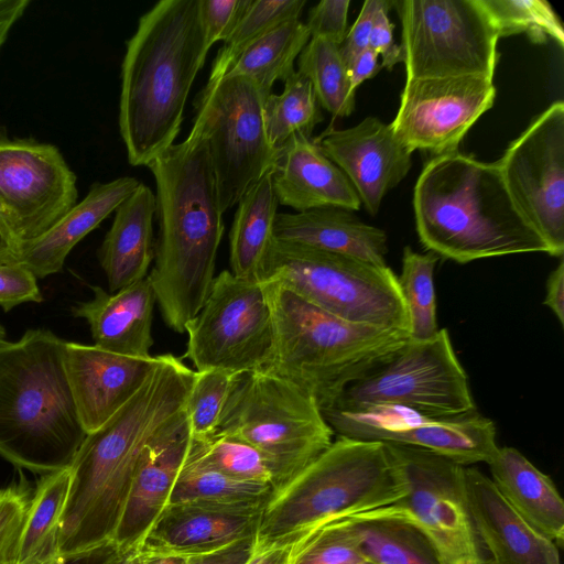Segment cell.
I'll return each instance as SVG.
<instances>
[{
	"mask_svg": "<svg viewBox=\"0 0 564 564\" xmlns=\"http://www.w3.org/2000/svg\"><path fill=\"white\" fill-rule=\"evenodd\" d=\"M195 373L172 354L158 355L135 394L89 433L72 464L57 556L113 540L145 446L184 409Z\"/></svg>",
	"mask_w": 564,
	"mask_h": 564,
	"instance_id": "1",
	"label": "cell"
},
{
	"mask_svg": "<svg viewBox=\"0 0 564 564\" xmlns=\"http://www.w3.org/2000/svg\"><path fill=\"white\" fill-rule=\"evenodd\" d=\"M156 184L159 231L149 274L165 324L184 334L215 279L223 212L207 141L196 118L188 137L148 165Z\"/></svg>",
	"mask_w": 564,
	"mask_h": 564,
	"instance_id": "2",
	"label": "cell"
},
{
	"mask_svg": "<svg viewBox=\"0 0 564 564\" xmlns=\"http://www.w3.org/2000/svg\"><path fill=\"white\" fill-rule=\"evenodd\" d=\"M207 53L198 0H161L141 15L121 65L119 130L131 165L174 144Z\"/></svg>",
	"mask_w": 564,
	"mask_h": 564,
	"instance_id": "3",
	"label": "cell"
},
{
	"mask_svg": "<svg viewBox=\"0 0 564 564\" xmlns=\"http://www.w3.org/2000/svg\"><path fill=\"white\" fill-rule=\"evenodd\" d=\"M426 250L457 263L549 248L513 204L499 166L458 151L432 158L413 194Z\"/></svg>",
	"mask_w": 564,
	"mask_h": 564,
	"instance_id": "4",
	"label": "cell"
},
{
	"mask_svg": "<svg viewBox=\"0 0 564 564\" xmlns=\"http://www.w3.org/2000/svg\"><path fill=\"white\" fill-rule=\"evenodd\" d=\"M65 345L43 328L0 344V456L41 476L68 467L87 435L65 370Z\"/></svg>",
	"mask_w": 564,
	"mask_h": 564,
	"instance_id": "5",
	"label": "cell"
},
{
	"mask_svg": "<svg viewBox=\"0 0 564 564\" xmlns=\"http://www.w3.org/2000/svg\"><path fill=\"white\" fill-rule=\"evenodd\" d=\"M274 327L272 357L262 372L310 395L321 411L346 388L389 361L410 339L399 329L352 323L265 281Z\"/></svg>",
	"mask_w": 564,
	"mask_h": 564,
	"instance_id": "6",
	"label": "cell"
},
{
	"mask_svg": "<svg viewBox=\"0 0 564 564\" xmlns=\"http://www.w3.org/2000/svg\"><path fill=\"white\" fill-rule=\"evenodd\" d=\"M405 494L404 476L383 442L337 436L263 509L254 551L293 545L327 520L391 505Z\"/></svg>",
	"mask_w": 564,
	"mask_h": 564,
	"instance_id": "7",
	"label": "cell"
},
{
	"mask_svg": "<svg viewBox=\"0 0 564 564\" xmlns=\"http://www.w3.org/2000/svg\"><path fill=\"white\" fill-rule=\"evenodd\" d=\"M216 432L260 452L273 477V496L316 460L334 435L310 395L262 371L235 376Z\"/></svg>",
	"mask_w": 564,
	"mask_h": 564,
	"instance_id": "8",
	"label": "cell"
},
{
	"mask_svg": "<svg viewBox=\"0 0 564 564\" xmlns=\"http://www.w3.org/2000/svg\"><path fill=\"white\" fill-rule=\"evenodd\" d=\"M265 281L341 319L409 333L398 276L388 265L273 238Z\"/></svg>",
	"mask_w": 564,
	"mask_h": 564,
	"instance_id": "9",
	"label": "cell"
},
{
	"mask_svg": "<svg viewBox=\"0 0 564 564\" xmlns=\"http://www.w3.org/2000/svg\"><path fill=\"white\" fill-rule=\"evenodd\" d=\"M383 406L426 417L476 411L468 377L445 328L426 340L409 339L389 361L346 388L329 409L360 412Z\"/></svg>",
	"mask_w": 564,
	"mask_h": 564,
	"instance_id": "10",
	"label": "cell"
},
{
	"mask_svg": "<svg viewBox=\"0 0 564 564\" xmlns=\"http://www.w3.org/2000/svg\"><path fill=\"white\" fill-rule=\"evenodd\" d=\"M393 8L406 79L494 78L499 36L480 0H397Z\"/></svg>",
	"mask_w": 564,
	"mask_h": 564,
	"instance_id": "11",
	"label": "cell"
},
{
	"mask_svg": "<svg viewBox=\"0 0 564 564\" xmlns=\"http://www.w3.org/2000/svg\"><path fill=\"white\" fill-rule=\"evenodd\" d=\"M406 484L400 500L359 518H390L419 529L441 564H485L484 547L466 502L464 466L417 447L384 443Z\"/></svg>",
	"mask_w": 564,
	"mask_h": 564,
	"instance_id": "12",
	"label": "cell"
},
{
	"mask_svg": "<svg viewBox=\"0 0 564 564\" xmlns=\"http://www.w3.org/2000/svg\"><path fill=\"white\" fill-rule=\"evenodd\" d=\"M264 97L243 75L208 80L194 105L207 141L223 214L271 170L279 156L263 120Z\"/></svg>",
	"mask_w": 564,
	"mask_h": 564,
	"instance_id": "13",
	"label": "cell"
},
{
	"mask_svg": "<svg viewBox=\"0 0 564 564\" xmlns=\"http://www.w3.org/2000/svg\"><path fill=\"white\" fill-rule=\"evenodd\" d=\"M187 358L196 371H263L274 345L273 316L264 282L224 270L215 276L199 312L186 324Z\"/></svg>",
	"mask_w": 564,
	"mask_h": 564,
	"instance_id": "14",
	"label": "cell"
},
{
	"mask_svg": "<svg viewBox=\"0 0 564 564\" xmlns=\"http://www.w3.org/2000/svg\"><path fill=\"white\" fill-rule=\"evenodd\" d=\"M506 188L552 257L564 252V104L553 102L497 162Z\"/></svg>",
	"mask_w": 564,
	"mask_h": 564,
	"instance_id": "15",
	"label": "cell"
},
{
	"mask_svg": "<svg viewBox=\"0 0 564 564\" xmlns=\"http://www.w3.org/2000/svg\"><path fill=\"white\" fill-rule=\"evenodd\" d=\"M77 197L76 175L57 147L0 139V218L20 246L47 231Z\"/></svg>",
	"mask_w": 564,
	"mask_h": 564,
	"instance_id": "16",
	"label": "cell"
},
{
	"mask_svg": "<svg viewBox=\"0 0 564 564\" xmlns=\"http://www.w3.org/2000/svg\"><path fill=\"white\" fill-rule=\"evenodd\" d=\"M326 420L337 436L417 447L462 466L488 464L499 447L494 422L477 411L426 417L383 406L362 412L333 410Z\"/></svg>",
	"mask_w": 564,
	"mask_h": 564,
	"instance_id": "17",
	"label": "cell"
},
{
	"mask_svg": "<svg viewBox=\"0 0 564 564\" xmlns=\"http://www.w3.org/2000/svg\"><path fill=\"white\" fill-rule=\"evenodd\" d=\"M495 97L494 82L487 77L406 79L390 124L412 153L455 152L470 127L492 107Z\"/></svg>",
	"mask_w": 564,
	"mask_h": 564,
	"instance_id": "18",
	"label": "cell"
},
{
	"mask_svg": "<svg viewBox=\"0 0 564 564\" xmlns=\"http://www.w3.org/2000/svg\"><path fill=\"white\" fill-rule=\"evenodd\" d=\"M315 143L347 176L366 210L376 215L386 194L409 173L412 152L391 124L367 117L347 129L328 127Z\"/></svg>",
	"mask_w": 564,
	"mask_h": 564,
	"instance_id": "19",
	"label": "cell"
},
{
	"mask_svg": "<svg viewBox=\"0 0 564 564\" xmlns=\"http://www.w3.org/2000/svg\"><path fill=\"white\" fill-rule=\"evenodd\" d=\"M158 356L129 357L66 341L65 370L86 434L104 425L142 387Z\"/></svg>",
	"mask_w": 564,
	"mask_h": 564,
	"instance_id": "20",
	"label": "cell"
},
{
	"mask_svg": "<svg viewBox=\"0 0 564 564\" xmlns=\"http://www.w3.org/2000/svg\"><path fill=\"white\" fill-rule=\"evenodd\" d=\"M192 438L184 409L143 449L113 538L121 551L142 545L169 502Z\"/></svg>",
	"mask_w": 564,
	"mask_h": 564,
	"instance_id": "21",
	"label": "cell"
},
{
	"mask_svg": "<svg viewBox=\"0 0 564 564\" xmlns=\"http://www.w3.org/2000/svg\"><path fill=\"white\" fill-rule=\"evenodd\" d=\"M463 482L475 530L489 553L485 564H561L560 547L507 502L490 477L464 466Z\"/></svg>",
	"mask_w": 564,
	"mask_h": 564,
	"instance_id": "22",
	"label": "cell"
},
{
	"mask_svg": "<svg viewBox=\"0 0 564 564\" xmlns=\"http://www.w3.org/2000/svg\"><path fill=\"white\" fill-rule=\"evenodd\" d=\"M272 186L278 203L296 213L322 207L355 212L361 206L344 172L303 133L293 134L280 149Z\"/></svg>",
	"mask_w": 564,
	"mask_h": 564,
	"instance_id": "23",
	"label": "cell"
},
{
	"mask_svg": "<svg viewBox=\"0 0 564 564\" xmlns=\"http://www.w3.org/2000/svg\"><path fill=\"white\" fill-rule=\"evenodd\" d=\"M261 513H240L194 503H167L147 533L145 554L195 556L256 536Z\"/></svg>",
	"mask_w": 564,
	"mask_h": 564,
	"instance_id": "24",
	"label": "cell"
},
{
	"mask_svg": "<svg viewBox=\"0 0 564 564\" xmlns=\"http://www.w3.org/2000/svg\"><path fill=\"white\" fill-rule=\"evenodd\" d=\"M94 296L72 312L89 325L94 345L123 356L149 357L156 296L149 275L117 292L91 286Z\"/></svg>",
	"mask_w": 564,
	"mask_h": 564,
	"instance_id": "25",
	"label": "cell"
},
{
	"mask_svg": "<svg viewBox=\"0 0 564 564\" xmlns=\"http://www.w3.org/2000/svg\"><path fill=\"white\" fill-rule=\"evenodd\" d=\"M139 184L131 176L94 183L86 196L47 231L21 246L15 262L28 267L36 279L59 272L73 248L113 213Z\"/></svg>",
	"mask_w": 564,
	"mask_h": 564,
	"instance_id": "26",
	"label": "cell"
},
{
	"mask_svg": "<svg viewBox=\"0 0 564 564\" xmlns=\"http://www.w3.org/2000/svg\"><path fill=\"white\" fill-rule=\"evenodd\" d=\"M274 238L356 258L384 267L387 234L361 221L351 210L338 207L300 213H278Z\"/></svg>",
	"mask_w": 564,
	"mask_h": 564,
	"instance_id": "27",
	"label": "cell"
},
{
	"mask_svg": "<svg viewBox=\"0 0 564 564\" xmlns=\"http://www.w3.org/2000/svg\"><path fill=\"white\" fill-rule=\"evenodd\" d=\"M155 194L140 183L115 210V218L98 251L110 293L147 276L154 259Z\"/></svg>",
	"mask_w": 564,
	"mask_h": 564,
	"instance_id": "28",
	"label": "cell"
},
{
	"mask_svg": "<svg viewBox=\"0 0 564 564\" xmlns=\"http://www.w3.org/2000/svg\"><path fill=\"white\" fill-rule=\"evenodd\" d=\"M498 491L535 530L558 547L564 540V501L553 480L518 449L503 446L488 463Z\"/></svg>",
	"mask_w": 564,
	"mask_h": 564,
	"instance_id": "29",
	"label": "cell"
},
{
	"mask_svg": "<svg viewBox=\"0 0 564 564\" xmlns=\"http://www.w3.org/2000/svg\"><path fill=\"white\" fill-rule=\"evenodd\" d=\"M272 173L273 167L239 199L229 231L230 272L250 282L264 281L267 258L274 238L279 203L272 186Z\"/></svg>",
	"mask_w": 564,
	"mask_h": 564,
	"instance_id": "30",
	"label": "cell"
},
{
	"mask_svg": "<svg viewBox=\"0 0 564 564\" xmlns=\"http://www.w3.org/2000/svg\"><path fill=\"white\" fill-rule=\"evenodd\" d=\"M272 497L270 486L230 478L208 465L192 438L167 503L186 502L240 513H261Z\"/></svg>",
	"mask_w": 564,
	"mask_h": 564,
	"instance_id": "31",
	"label": "cell"
},
{
	"mask_svg": "<svg viewBox=\"0 0 564 564\" xmlns=\"http://www.w3.org/2000/svg\"><path fill=\"white\" fill-rule=\"evenodd\" d=\"M310 39L307 28L300 19L283 22L251 44L226 75L252 78L267 99L276 80L284 83L295 73V59Z\"/></svg>",
	"mask_w": 564,
	"mask_h": 564,
	"instance_id": "32",
	"label": "cell"
},
{
	"mask_svg": "<svg viewBox=\"0 0 564 564\" xmlns=\"http://www.w3.org/2000/svg\"><path fill=\"white\" fill-rule=\"evenodd\" d=\"M69 480V466L41 476L28 511L19 564L50 563L57 556L59 524Z\"/></svg>",
	"mask_w": 564,
	"mask_h": 564,
	"instance_id": "33",
	"label": "cell"
},
{
	"mask_svg": "<svg viewBox=\"0 0 564 564\" xmlns=\"http://www.w3.org/2000/svg\"><path fill=\"white\" fill-rule=\"evenodd\" d=\"M367 561L375 564H441L426 536L414 525L390 518L347 516Z\"/></svg>",
	"mask_w": 564,
	"mask_h": 564,
	"instance_id": "34",
	"label": "cell"
},
{
	"mask_svg": "<svg viewBox=\"0 0 564 564\" xmlns=\"http://www.w3.org/2000/svg\"><path fill=\"white\" fill-rule=\"evenodd\" d=\"M299 74L310 80L319 106L333 117H348L355 109L347 67L339 46L318 37H311L297 58Z\"/></svg>",
	"mask_w": 564,
	"mask_h": 564,
	"instance_id": "35",
	"label": "cell"
},
{
	"mask_svg": "<svg viewBox=\"0 0 564 564\" xmlns=\"http://www.w3.org/2000/svg\"><path fill=\"white\" fill-rule=\"evenodd\" d=\"M263 120L268 140L275 150L295 133L311 137L323 116L310 80L295 72L284 82L281 94H271L264 100Z\"/></svg>",
	"mask_w": 564,
	"mask_h": 564,
	"instance_id": "36",
	"label": "cell"
},
{
	"mask_svg": "<svg viewBox=\"0 0 564 564\" xmlns=\"http://www.w3.org/2000/svg\"><path fill=\"white\" fill-rule=\"evenodd\" d=\"M440 257L431 251L419 253L404 247L402 270L398 276L409 319V336L426 340L438 332L434 269Z\"/></svg>",
	"mask_w": 564,
	"mask_h": 564,
	"instance_id": "37",
	"label": "cell"
},
{
	"mask_svg": "<svg viewBox=\"0 0 564 564\" xmlns=\"http://www.w3.org/2000/svg\"><path fill=\"white\" fill-rule=\"evenodd\" d=\"M306 0H250L230 36L216 55L209 80L227 74L234 62L275 26L299 20Z\"/></svg>",
	"mask_w": 564,
	"mask_h": 564,
	"instance_id": "38",
	"label": "cell"
},
{
	"mask_svg": "<svg viewBox=\"0 0 564 564\" xmlns=\"http://www.w3.org/2000/svg\"><path fill=\"white\" fill-rule=\"evenodd\" d=\"M498 36L525 33L536 44L553 40L564 46L563 24L545 0H480Z\"/></svg>",
	"mask_w": 564,
	"mask_h": 564,
	"instance_id": "39",
	"label": "cell"
},
{
	"mask_svg": "<svg viewBox=\"0 0 564 564\" xmlns=\"http://www.w3.org/2000/svg\"><path fill=\"white\" fill-rule=\"evenodd\" d=\"M367 561L347 517L327 520L293 544L289 564H352Z\"/></svg>",
	"mask_w": 564,
	"mask_h": 564,
	"instance_id": "40",
	"label": "cell"
},
{
	"mask_svg": "<svg viewBox=\"0 0 564 564\" xmlns=\"http://www.w3.org/2000/svg\"><path fill=\"white\" fill-rule=\"evenodd\" d=\"M193 441L203 459L218 471L237 480L263 484L273 489V477L268 464L253 446L220 432Z\"/></svg>",
	"mask_w": 564,
	"mask_h": 564,
	"instance_id": "41",
	"label": "cell"
},
{
	"mask_svg": "<svg viewBox=\"0 0 564 564\" xmlns=\"http://www.w3.org/2000/svg\"><path fill=\"white\" fill-rule=\"evenodd\" d=\"M236 375L218 369L196 371L185 404L193 438L204 440L216 432Z\"/></svg>",
	"mask_w": 564,
	"mask_h": 564,
	"instance_id": "42",
	"label": "cell"
},
{
	"mask_svg": "<svg viewBox=\"0 0 564 564\" xmlns=\"http://www.w3.org/2000/svg\"><path fill=\"white\" fill-rule=\"evenodd\" d=\"M32 495L23 476L18 482L0 489V564H19Z\"/></svg>",
	"mask_w": 564,
	"mask_h": 564,
	"instance_id": "43",
	"label": "cell"
},
{
	"mask_svg": "<svg viewBox=\"0 0 564 564\" xmlns=\"http://www.w3.org/2000/svg\"><path fill=\"white\" fill-rule=\"evenodd\" d=\"M250 0H198L206 48L225 42L232 33Z\"/></svg>",
	"mask_w": 564,
	"mask_h": 564,
	"instance_id": "44",
	"label": "cell"
},
{
	"mask_svg": "<svg viewBox=\"0 0 564 564\" xmlns=\"http://www.w3.org/2000/svg\"><path fill=\"white\" fill-rule=\"evenodd\" d=\"M35 274L19 262H0V307L4 312L23 303L43 302Z\"/></svg>",
	"mask_w": 564,
	"mask_h": 564,
	"instance_id": "45",
	"label": "cell"
},
{
	"mask_svg": "<svg viewBox=\"0 0 564 564\" xmlns=\"http://www.w3.org/2000/svg\"><path fill=\"white\" fill-rule=\"evenodd\" d=\"M349 0H322L314 6L305 23L311 37L329 41L338 46L347 34Z\"/></svg>",
	"mask_w": 564,
	"mask_h": 564,
	"instance_id": "46",
	"label": "cell"
},
{
	"mask_svg": "<svg viewBox=\"0 0 564 564\" xmlns=\"http://www.w3.org/2000/svg\"><path fill=\"white\" fill-rule=\"evenodd\" d=\"M393 8L392 0H381V4L373 17L368 47L381 56V67L391 70L401 62V47L393 39L394 25L390 21L389 11Z\"/></svg>",
	"mask_w": 564,
	"mask_h": 564,
	"instance_id": "47",
	"label": "cell"
},
{
	"mask_svg": "<svg viewBox=\"0 0 564 564\" xmlns=\"http://www.w3.org/2000/svg\"><path fill=\"white\" fill-rule=\"evenodd\" d=\"M380 4L381 0H366L362 3L357 20L339 46V51L346 67L350 64L355 56H357L364 50L368 48L373 17Z\"/></svg>",
	"mask_w": 564,
	"mask_h": 564,
	"instance_id": "48",
	"label": "cell"
},
{
	"mask_svg": "<svg viewBox=\"0 0 564 564\" xmlns=\"http://www.w3.org/2000/svg\"><path fill=\"white\" fill-rule=\"evenodd\" d=\"M256 536L237 541L212 553L187 557V564H245L254 551Z\"/></svg>",
	"mask_w": 564,
	"mask_h": 564,
	"instance_id": "49",
	"label": "cell"
},
{
	"mask_svg": "<svg viewBox=\"0 0 564 564\" xmlns=\"http://www.w3.org/2000/svg\"><path fill=\"white\" fill-rule=\"evenodd\" d=\"M120 554L118 544L110 540L78 553L58 555L50 564H117Z\"/></svg>",
	"mask_w": 564,
	"mask_h": 564,
	"instance_id": "50",
	"label": "cell"
},
{
	"mask_svg": "<svg viewBox=\"0 0 564 564\" xmlns=\"http://www.w3.org/2000/svg\"><path fill=\"white\" fill-rule=\"evenodd\" d=\"M378 57V54L368 47L350 62L347 66V74L351 93L356 94V89L361 83L375 77L380 72L381 65Z\"/></svg>",
	"mask_w": 564,
	"mask_h": 564,
	"instance_id": "51",
	"label": "cell"
},
{
	"mask_svg": "<svg viewBox=\"0 0 564 564\" xmlns=\"http://www.w3.org/2000/svg\"><path fill=\"white\" fill-rule=\"evenodd\" d=\"M543 304L546 305L557 318L564 324V261L560 258L557 267L549 274L545 284V296Z\"/></svg>",
	"mask_w": 564,
	"mask_h": 564,
	"instance_id": "52",
	"label": "cell"
},
{
	"mask_svg": "<svg viewBox=\"0 0 564 564\" xmlns=\"http://www.w3.org/2000/svg\"><path fill=\"white\" fill-rule=\"evenodd\" d=\"M29 0H0V48L12 25L22 17Z\"/></svg>",
	"mask_w": 564,
	"mask_h": 564,
	"instance_id": "53",
	"label": "cell"
},
{
	"mask_svg": "<svg viewBox=\"0 0 564 564\" xmlns=\"http://www.w3.org/2000/svg\"><path fill=\"white\" fill-rule=\"evenodd\" d=\"M293 545L253 551L245 564H289Z\"/></svg>",
	"mask_w": 564,
	"mask_h": 564,
	"instance_id": "54",
	"label": "cell"
},
{
	"mask_svg": "<svg viewBox=\"0 0 564 564\" xmlns=\"http://www.w3.org/2000/svg\"><path fill=\"white\" fill-rule=\"evenodd\" d=\"M20 243L0 218V262H15Z\"/></svg>",
	"mask_w": 564,
	"mask_h": 564,
	"instance_id": "55",
	"label": "cell"
},
{
	"mask_svg": "<svg viewBox=\"0 0 564 564\" xmlns=\"http://www.w3.org/2000/svg\"><path fill=\"white\" fill-rule=\"evenodd\" d=\"M144 554V564H187V557L170 554Z\"/></svg>",
	"mask_w": 564,
	"mask_h": 564,
	"instance_id": "56",
	"label": "cell"
},
{
	"mask_svg": "<svg viewBox=\"0 0 564 564\" xmlns=\"http://www.w3.org/2000/svg\"><path fill=\"white\" fill-rule=\"evenodd\" d=\"M117 564H144V554L141 546L121 551Z\"/></svg>",
	"mask_w": 564,
	"mask_h": 564,
	"instance_id": "57",
	"label": "cell"
},
{
	"mask_svg": "<svg viewBox=\"0 0 564 564\" xmlns=\"http://www.w3.org/2000/svg\"><path fill=\"white\" fill-rule=\"evenodd\" d=\"M6 329L4 327L0 324V344L3 343L6 340Z\"/></svg>",
	"mask_w": 564,
	"mask_h": 564,
	"instance_id": "58",
	"label": "cell"
},
{
	"mask_svg": "<svg viewBox=\"0 0 564 564\" xmlns=\"http://www.w3.org/2000/svg\"><path fill=\"white\" fill-rule=\"evenodd\" d=\"M352 564H375V563L369 562V561H359V562H356V563H352Z\"/></svg>",
	"mask_w": 564,
	"mask_h": 564,
	"instance_id": "59",
	"label": "cell"
},
{
	"mask_svg": "<svg viewBox=\"0 0 564 564\" xmlns=\"http://www.w3.org/2000/svg\"><path fill=\"white\" fill-rule=\"evenodd\" d=\"M51 563V562H50ZM50 563H32V564H50Z\"/></svg>",
	"mask_w": 564,
	"mask_h": 564,
	"instance_id": "60",
	"label": "cell"
}]
</instances>
